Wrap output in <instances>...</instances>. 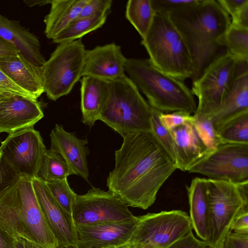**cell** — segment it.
I'll use <instances>...</instances> for the list:
<instances>
[{"instance_id": "cell-14", "label": "cell", "mask_w": 248, "mask_h": 248, "mask_svg": "<svg viewBox=\"0 0 248 248\" xmlns=\"http://www.w3.org/2000/svg\"><path fill=\"white\" fill-rule=\"evenodd\" d=\"M31 181L38 204L58 247L72 246L78 248L72 217L60 207L44 181L37 177Z\"/></svg>"}, {"instance_id": "cell-22", "label": "cell", "mask_w": 248, "mask_h": 248, "mask_svg": "<svg viewBox=\"0 0 248 248\" xmlns=\"http://www.w3.org/2000/svg\"><path fill=\"white\" fill-rule=\"evenodd\" d=\"M0 37L14 45L30 63L42 68L46 61L41 52L38 38L18 21L10 20L0 14Z\"/></svg>"}, {"instance_id": "cell-5", "label": "cell", "mask_w": 248, "mask_h": 248, "mask_svg": "<svg viewBox=\"0 0 248 248\" xmlns=\"http://www.w3.org/2000/svg\"><path fill=\"white\" fill-rule=\"evenodd\" d=\"M152 108L126 76L109 81L108 97L99 120L122 137L152 132Z\"/></svg>"}, {"instance_id": "cell-44", "label": "cell", "mask_w": 248, "mask_h": 248, "mask_svg": "<svg viewBox=\"0 0 248 248\" xmlns=\"http://www.w3.org/2000/svg\"><path fill=\"white\" fill-rule=\"evenodd\" d=\"M18 53V50L14 45L0 37V58L16 55Z\"/></svg>"}, {"instance_id": "cell-9", "label": "cell", "mask_w": 248, "mask_h": 248, "mask_svg": "<svg viewBox=\"0 0 248 248\" xmlns=\"http://www.w3.org/2000/svg\"><path fill=\"white\" fill-rule=\"evenodd\" d=\"M213 248L230 231L235 217L248 209V182L235 183L206 179Z\"/></svg>"}, {"instance_id": "cell-49", "label": "cell", "mask_w": 248, "mask_h": 248, "mask_svg": "<svg viewBox=\"0 0 248 248\" xmlns=\"http://www.w3.org/2000/svg\"><path fill=\"white\" fill-rule=\"evenodd\" d=\"M108 248H139L137 246H136L135 244L131 243V242H127L126 243L122 244L120 245L114 246L112 247H109Z\"/></svg>"}, {"instance_id": "cell-18", "label": "cell", "mask_w": 248, "mask_h": 248, "mask_svg": "<svg viewBox=\"0 0 248 248\" xmlns=\"http://www.w3.org/2000/svg\"><path fill=\"white\" fill-rule=\"evenodd\" d=\"M50 149L64 159L72 174L87 180L89 170L87 156L89 154L87 139L78 138L74 133L66 131L61 124H56L50 134Z\"/></svg>"}, {"instance_id": "cell-10", "label": "cell", "mask_w": 248, "mask_h": 248, "mask_svg": "<svg viewBox=\"0 0 248 248\" xmlns=\"http://www.w3.org/2000/svg\"><path fill=\"white\" fill-rule=\"evenodd\" d=\"M129 240L139 248H165L192 231L189 215L179 210L139 216Z\"/></svg>"}, {"instance_id": "cell-36", "label": "cell", "mask_w": 248, "mask_h": 248, "mask_svg": "<svg viewBox=\"0 0 248 248\" xmlns=\"http://www.w3.org/2000/svg\"><path fill=\"white\" fill-rule=\"evenodd\" d=\"M19 177L18 173L0 155V195Z\"/></svg>"}, {"instance_id": "cell-34", "label": "cell", "mask_w": 248, "mask_h": 248, "mask_svg": "<svg viewBox=\"0 0 248 248\" xmlns=\"http://www.w3.org/2000/svg\"><path fill=\"white\" fill-rule=\"evenodd\" d=\"M155 13L168 15L199 3L201 0H151Z\"/></svg>"}, {"instance_id": "cell-46", "label": "cell", "mask_w": 248, "mask_h": 248, "mask_svg": "<svg viewBox=\"0 0 248 248\" xmlns=\"http://www.w3.org/2000/svg\"><path fill=\"white\" fill-rule=\"evenodd\" d=\"M15 248H45L40 245L25 238L15 237Z\"/></svg>"}, {"instance_id": "cell-21", "label": "cell", "mask_w": 248, "mask_h": 248, "mask_svg": "<svg viewBox=\"0 0 248 248\" xmlns=\"http://www.w3.org/2000/svg\"><path fill=\"white\" fill-rule=\"evenodd\" d=\"M0 69L15 84L36 99L45 93L42 68L31 64L19 53L0 58Z\"/></svg>"}, {"instance_id": "cell-8", "label": "cell", "mask_w": 248, "mask_h": 248, "mask_svg": "<svg viewBox=\"0 0 248 248\" xmlns=\"http://www.w3.org/2000/svg\"><path fill=\"white\" fill-rule=\"evenodd\" d=\"M238 62L228 51L211 62L197 79L191 92L198 104L194 114L210 118L219 108L237 75Z\"/></svg>"}, {"instance_id": "cell-37", "label": "cell", "mask_w": 248, "mask_h": 248, "mask_svg": "<svg viewBox=\"0 0 248 248\" xmlns=\"http://www.w3.org/2000/svg\"><path fill=\"white\" fill-rule=\"evenodd\" d=\"M191 116L181 112H160L159 117L162 124L168 129L171 130L189 121Z\"/></svg>"}, {"instance_id": "cell-16", "label": "cell", "mask_w": 248, "mask_h": 248, "mask_svg": "<svg viewBox=\"0 0 248 248\" xmlns=\"http://www.w3.org/2000/svg\"><path fill=\"white\" fill-rule=\"evenodd\" d=\"M126 59L120 46L111 43L86 50L82 77L90 76L111 81L125 76Z\"/></svg>"}, {"instance_id": "cell-47", "label": "cell", "mask_w": 248, "mask_h": 248, "mask_svg": "<svg viewBox=\"0 0 248 248\" xmlns=\"http://www.w3.org/2000/svg\"><path fill=\"white\" fill-rule=\"evenodd\" d=\"M24 2L29 7L35 5L43 6L46 4H50L51 0H24Z\"/></svg>"}, {"instance_id": "cell-1", "label": "cell", "mask_w": 248, "mask_h": 248, "mask_svg": "<svg viewBox=\"0 0 248 248\" xmlns=\"http://www.w3.org/2000/svg\"><path fill=\"white\" fill-rule=\"evenodd\" d=\"M115 152V167L107 180L108 190L128 206L146 210L177 169L152 132L124 136Z\"/></svg>"}, {"instance_id": "cell-12", "label": "cell", "mask_w": 248, "mask_h": 248, "mask_svg": "<svg viewBox=\"0 0 248 248\" xmlns=\"http://www.w3.org/2000/svg\"><path fill=\"white\" fill-rule=\"evenodd\" d=\"M33 127L9 134L1 143L0 155L20 176L37 177L46 150Z\"/></svg>"}, {"instance_id": "cell-25", "label": "cell", "mask_w": 248, "mask_h": 248, "mask_svg": "<svg viewBox=\"0 0 248 248\" xmlns=\"http://www.w3.org/2000/svg\"><path fill=\"white\" fill-rule=\"evenodd\" d=\"M88 0H52L49 13L44 18L45 33L53 39L78 18Z\"/></svg>"}, {"instance_id": "cell-30", "label": "cell", "mask_w": 248, "mask_h": 248, "mask_svg": "<svg viewBox=\"0 0 248 248\" xmlns=\"http://www.w3.org/2000/svg\"><path fill=\"white\" fill-rule=\"evenodd\" d=\"M217 133L222 143L248 144V112L227 122Z\"/></svg>"}, {"instance_id": "cell-23", "label": "cell", "mask_w": 248, "mask_h": 248, "mask_svg": "<svg viewBox=\"0 0 248 248\" xmlns=\"http://www.w3.org/2000/svg\"><path fill=\"white\" fill-rule=\"evenodd\" d=\"M186 188L192 229L199 239L210 246L211 226L206 178L196 177Z\"/></svg>"}, {"instance_id": "cell-27", "label": "cell", "mask_w": 248, "mask_h": 248, "mask_svg": "<svg viewBox=\"0 0 248 248\" xmlns=\"http://www.w3.org/2000/svg\"><path fill=\"white\" fill-rule=\"evenodd\" d=\"M108 14L97 15L85 18H77L63 31L52 39L54 43L75 41L86 34L101 27L105 23Z\"/></svg>"}, {"instance_id": "cell-32", "label": "cell", "mask_w": 248, "mask_h": 248, "mask_svg": "<svg viewBox=\"0 0 248 248\" xmlns=\"http://www.w3.org/2000/svg\"><path fill=\"white\" fill-rule=\"evenodd\" d=\"M190 122L203 143L211 151L222 143L209 117L194 114L191 116Z\"/></svg>"}, {"instance_id": "cell-48", "label": "cell", "mask_w": 248, "mask_h": 248, "mask_svg": "<svg viewBox=\"0 0 248 248\" xmlns=\"http://www.w3.org/2000/svg\"><path fill=\"white\" fill-rule=\"evenodd\" d=\"M12 95L13 94L10 92L0 88V102Z\"/></svg>"}, {"instance_id": "cell-24", "label": "cell", "mask_w": 248, "mask_h": 248, "mask_svg": "<svg viewBox=\"0 0 248 248\" xmlns=\"http://www.w3.org/2000/svg\"><path fill=\"white\" fill-rule=\"evenodd\" d=\"M109 81L90 76L81 80V110L83 123L90 127L99 120L107 101Z\"/></svg>"}, {"instance_id": "cell-3", "label": "cell", "mask_w": 248, "mask_h": 248, "mask_svg": "<svg viewBox=\"0 0 248 248\" xmlns=\"http://www.w3.org/2000/svg\"><path fill=\"white\" fill-rule=\"evenodd\" d=\"M0 228L45 248H57L37 200L31 179L20 176L0 195Z\"/></svg>"}, {"instance_id": "cell-39", "label": "cell", "mask_w": 248, "mask_h": 248, "mask_svg": "<svg viewBox=\"0 0 248 248\" xmlns=\"http://www.w3.org/2000/svg\"><path fill=\"white\" fill-rule=\"evenodd\" d=\"M222 248H248V234L230 231L224 238Z\"/></svg>"}, {"instance_id": "cell-31", "label": "cell", "mask_w": 248, "mask_h": 248, "mask_svg": "<svg viewBox=\"0 0 248 248\" xmlns=\"http://www.w3.org/2000/svg\"><path fill=\"white\" fill-rule=\"evenodd\" d=\"M45 183L60 207L72 217L73 204L78 194L70 188L67 178Z\"/></svg>"}, {"instance_id": "cell-15", "label": "cell", "mask_w": 248, "mask_h": 248, "mask_svg": "<svg viewBox=\"0 0 248 248\" xmlns=\"http://www.w3.org/2000/svg\"><path fill=\"white\" fill-rule=\"evenodd\" d=\"M139 217L124 221L78 225L75 230L78 248H108L130 240Z\"/></svg>"}, {"instance_id": "cell-38", "label": "cell", "mask_w": 248, "mask_h": 248, "mask_svg": "<svg viewBox=\"0 0 248 248\" xmlns=\"http://www.w3.org/2000/svg\"><path fill=\"white\" fill-rule=\"evenodd\" d=\"M165 248H211L206 242L196 237L192 231Z\"/></svg>"}, {"instance_id": "cell-40", "label": "cell", "mask_w": 248, "mask_h": 248, "mask_svg": "<svg viewBox=\"0 0 248 248\" xmlns=\"http://www.w3.org/2000/svg\"><path fill=\"white\" fill-rule=\"evenodd\" d=\"M0 88L10 92L13 94L18 95L32 100H37L31 95L15 84L0 69Z\"/></svg>"}, {"instance_id": "cell-29", "label": "cell", "mask_w": 248, "mask_h": 248, "mask_svg": "<svg viewBox=\"0 0 248 248\" xmlns=\"http://www.w3.org/2000/svg\"><path fill=\"white\" fill-rule=\"evenodd\" d=\"M72 173L62 156L57 152L46 150L37 177L48 182L67 178Z\"/></svg>"}, {"instance_id": "cell-33", "label": "cell", "mask_w": 248, "mask_h": 248, "mask_svg": "<svg viewBox=\"0 0 248 248\" xmlns=\"http://www.w3.org/2000/svg\"><path fill=\"white\" fill-rule=\"evenodd\" d=\"M160 112L152 108V133L175 163V153L173 138L170 130L161 123L159 117Z\"/></svg>"}, {"instance_id": "cell-43", "label": "cell", "mask_w": 248, "mask_h": 248, "mask_svg": "<svg viewBox=\"0 0 248 248\" xmlns=\"http://www.w3.org/2000/svg\"><path fill=\"white\" fill-rule=\"evenodd\" d=\"M217 1L227 14L232 16L248 3V0H217Z\"/></svg>"}, {"instance_id": "cell-51", "label": "cell", "mask_w": 248, "mask_h": 248, "mask_svg": "<svg viewBox=\"0 0 248 248\" xmlns=\"http://www.w3.org/2000/svg\"><path fill=\"white\" fill-rule=\"evenodd\" d=\"M57 248H78L72 246H63V247H57Z\"/></svg>"}, {"instance_id": "cell-6", "label": "cell", "mask_w": 248, "mask_h": 248, "mask_svg": "<svg viewBox=\"0 0 248 248\" xmlns=\"http://www.w3.org/2000/svg\"><path fill=\"white\" fill-rule=\"evenodd\" d=\"M141 44L157 68L182 81L191 78L194 71L187 47L167 15L155 13Z\"/></svg>"}, {"instance_id": "cell-2", "label": "cell", "mask_w": 248, "mask_h": 248, "mask_svg": "<svg viewBox=\"0 0 248 248\" xmlns=\"http://www.w3.org/2000/svg\"><path fill=\"white\" fill-rule=\"evenodd\" d=\"M182 36L190 53L194 80L227 50L221 46L231 23L230 16L217 0H201L167 15Z\"/></svg>"}, {"instance_id": "cell-52", "label": "cell", "mask_w": 248, "mask_h": 248, "mask_svg": "<svg viewBox=\"0 0 248 248\" xmlns=\"http://www.w3.org/2000/svg\"></svg>"}, {"instance_id": "cell-7", "label": "cell", "mask_w": 248, "mask_h": 248, "mask_svg": "<svg viewBox=\"0 0 248 248\" xmlns=\"http://www.w3.org/2000/svg\"><path fill=\"white\" fill-rule=\"evenodd\" d=\"M85 50L81 39L59 44L42 67L44 91L56 101L68 94L82 77Z\"/></svg>"}, {"instance_id": "cell-11", "label": "cell", "mask_w": 248, "mask_h": 248, "mask_svg": "<svg viewBox=\"0 0 248 248\" xmlns=\"http://www.w3.org/2000/svg\"><path fill=\"white\" fill-rule=\"evenodd\" d=\"M188 171L210 179L248 182V144L221 143Z\"/></svg>"}, {"instance_id": "cell-4", "label": "cell", "mask_w": 248, "mask_h": 248, "mask_svg": "<svg viewBox=\"0 0 248 248\" xmlns=\"http://www.w3.org/2000/svg\"><path fill=\"white\" fill-rule=\"evenodd\" d=\"M124 70L152 108L163 113L196 112L194 95L184 82L161 71L149 59L127 58Z\"/></svg>"}, {"instance_id": "cell-26", "label": "cell", "mask_w": 248, "mask_h": 248, "mask_svg": "<svg viewBox=\"0 0 248 248\" xmlns=\"http://www.w3.org/2000/svg\"><path fill=\"white\" fill-rule=\"evenodd\" d=\"M155 14L151 0H129L127 2L125 17L141 39L145 37L150 28Z\"/></svg>"}, {"instance_id": "cell-50", "label": "cell", "mask_w": 248, "mask_h": 248, "mask_svg": "<svg viewBox=\"0 0 248 248\" xmlns=\"http://www.w3.org/2000/svg\"><path fill=\"white\" fill-rule=\"evenodd\" d=\"M223 240L224 239L219 241L215 246L213 247V248H222Z\"/></svg>"}, {"instance_id": "cell-28", "label": "cell", "mask_w": 248, "mask_h": 248, "mask_svg": "<svg viewBox=\"0 0 248 248\" xmlns=\"http://www.w3.org/2000/svg\"><path fill=\"white\" fill-rule=\"evenodd\" d=\"M221 44L238 62H248V29L230 24Z\"/></svg>"}, {"instance_id": "cell-19", "label": "cell", "mask_w": 248, "mask_h": 248, "mask_svg": "<svg viewBox=\"0 0 248 248\" xmlns=\"http://www.w3.org/2000/svg\"><path fill=\"white\" fill-rule=\"evenodd\" d=\"M248 62H238L232 87L218 110L210 118L217 132L234 117L248 112Z\"/></svg>"}, {"instance_id": "cell-45", "label": "cell", "mask_w": 248, "mask_h": 248, "mask_svg": "<svg viewBox=\"0 0 248 248\" xmlns=\"http://www.w3.org/2000/svg\"><path fill=\"white\" fill-rule=\"evenodd\" d=\"M0 248H15V238L0 228Z\"/></svg>"}, {"instance_id": "cell-35", "label": "cell", "mask_w": 248, "mask_h": 248, "mask_svg": "<svg viewBox=\"0 0 248 248\" xmlns=\"http://www.w3.org/2000/svg\"><path fill=\"white\" fill-rule=\"evenodd\" d=\"M111 0H88L78 18H85L97 15L108 14L112 5Z\"/></svg>"}, {"instance_id": "cell-41", "label": "cell", "mask_w": 248, "mask_h": 248, "mask_svg": "<svg viewBox=\"0 0 248 248\" xmlns=\"http://www.w3.org/2000/svg\"><path fill=\"white\" fill-rule=\"evenodd\" d=\"M230 230L236 233L248 234V209L242 210L235 217Z\"/></svg>"}, {"instance_id": "cell-42", "label": "cell", "mask_w": 248, "mask_h": 248, "mask_svg": "<svg viewBox=\"0 0 248 248\" xmlns=\"http://www.w3.org/2000/svg\"><path fill=\"white\" fill-rule=\"evenodd\" d=\"M230 24L235 27L248 29V2L231 16Z\"/></svg>"}, {"instance_id": "cell-13", "label": "cell", "mask_w": 248, "mask_h": 248, "mask_svg": "<svg viewBox=\"0 0 248 248\" xmlns=\"http://www.w3.org/2000/svg\"><path fill=\"white\" fill-rule=\"evenodd\" d=\"M128 207L110 191L93 187L84 195H77L72 218L75 225L135 218Z\"/></svg>"}, {"instance_id": "cell-17", "label": "cell", "mask_w": 248, "mask_h": 248, "mask_svg": "<svg viewBox=\"0 0 248 248\" xmlns=\"http://www.w3.org/2000/svg\"><path fill=\"white\" fill-rule=\"evenodd\" d=\"M44 117L40 103L13 94L0 102V133L8 134L33 127Z\"/></svg>"}, {"instance_id": "cell-20", "label": "cell", "mask_w": 248, "mask_h": 248, "mask_svg": "<svg viewBox=\"0 0 248 248\" xmlns=\"http://www.w3.org/2000/svg\"><path fill=\"white\" fill-rule=\"evenodd\" d=\"M170 131L174 142L177 169L188 171L212 152L203 143L190 120Z\"/></svg>"}]
</instances>
